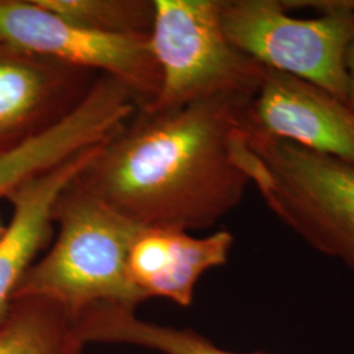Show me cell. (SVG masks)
Instances as JSON below:
<instances>
[{
  "label": "cell",
  "mask_w": 354,
  "mask_h": 354,
  "mask_svg": "<svg viewBox=\"0 0 354 354\" xmlns=\"http://www.w3.org/2000/svg\"><path fill=\"white\" fill-rule=\"evenodd\" d=\"M99 146L28 178L6 196L13 213L0 239V320L8 313L26 270L53 236L55 201L88 165Z\"/></svg>",
  "instance_id": "obj_9"
},
{
  "label": "cell",
  "mask_w": 354,
  "mask_h": 354,
  "mask_svg": "<svg viewBox=\"0 0 354 354\" xmlns=\"http://www.w3.org/2000/svg\"><path fill=\"white\" fill-rule=\"evenodd\" d=\"M83 345L71 313L48 298L13 299L0 320V354H82Z\"/></svg>",
  "instance_id": "obj_12"
},
{
  "label": "cell",
  "mask_w": 354,
  "mask_h": 354,
  "mask_svg": "<svg viewBox=\"0 0 354 354\" xmlns=\"http://www.w3.org/2000/svg\"><path fill=\"white\" fill-rule=\"evenodd\" d=\"M127 112L113 91L91 89L71 114L48 131L0 152V196H7L28 178L99 146L124 124Z\"/></svg>",
  "instance_id": "obj_10"
},
{
  "label": "cell",
  "mask_w": 354,
  "mask_h": 354,
  "mask_svg": "<svg viewBox=\"0 0 354 354\" xmlns=\"http://www.w3.org/2000/svg\"><path fill=\"white\" fill-rule=\"evenodd\" d=\"M58 235L48 253L26 270L13 299L48 298L73 317L93 304L136 308L145 301L127 274L129 251L140 226L74 181L53 209Z\"/></svg>",
  "instance_id": "obj_2"
},
{
  "label": "cell",
  "mask_w": 354,
  "mask_h": 354,
  "mask_svg": "<svg viewBox=\"0 0 354 354\" xmlns=\"http://www.w3.org/2000/svg\"><path fill=\"white\" fill-rule=\"evenodd\" d=\"M345 67H346L348 79H349V92H348L346 104L354 112V39L345 54Z\"/></svg>",
  "instance_id": "obj_15"
},
{
  "label": "cell",
  "mask_w": 354,
  "mask_h": 354,
  "mask_svg": "<svg viewBox=\"0 0 354 354\" xmlns=\"http://www.w3.org/2000/svg\"><path fill=\"white\" fill-rule=\"evenodd\" d=\"M222 0H155L150 35L160 88L147 109H175L216 96L253 97L266 66L223 30ZM143 109V108H142Z\"/></svg>",
  "instance_id": "obj_4"
},
{
  "label": "cell",
  "mask_w": 354,
  "mask_h": 354,
  "mask_svg": "<svg viewBox=\"0 0 354 354\" xmlns=\"http://www.w3.org/2000/svg\"><path fill=\"white\" fill-rule=\"evenodd\" d=\"M7 227V226H6ZM6 227L1 225V222H0V239L3 238V235H4V232H6Z\"/></svg>",
  "instance_id": "obj_16"
},
{
  "label": "cell",
  "mask_w": 354,
  "mask_h": 354,
  "mask_svg": "<svg viewBox=\"0 0 354 354\" xmlns=\"http://www.w3.org/2000/svg\"><path fill=\"white\" fill-rule=\"evenodd\" d=\"M252 97L138 109L97 147L74 184L140 227L203 230L241 203Z\"/></svg>",
  "instance_id": "obj_1"
},
{
  "label": "cell",
  "mask_w": 354,
  "mask_h": 354,
  "mask_svg": "<svg viewBox=\"0 0 354 354\" xmlns=\"http://www.w3.org/2000/svg\"><path fill=\"white\" fill-rule=\"evenodd\" d=\"M0 46L109 76L131 93L138 109L150 105L160 88L150 37L96 33L37 0H0Z\"/></svg>",
  "instance_id": "obj_6"
},
{
  "label": "cell",
  "mask_w": 354,
  "mask_h": 354,
  "mask_svg": "<svg viewBox=\"0 0 354 354\" xmlns=\"http://www.w3.org/2000/svg\"><path fill=\"white\" fill-rule=\"evenodd\" d=\"M241 163L269 210L354 272V167L247 127Z\"/></svg>",
  "instance_id": "obj_3"
},
{
  "label": "cell",
  "mask_w": 354,
  "mask_h": 354,
  "mask_svg": "<svg viewBox=\"0 0 354 354\" xmlns=\"http://www.w3.org/2000/svg\"><path fill=\"white\" fill-rule=\"evenodd\" d=\"M247 127L354 167L353 111L302 77L266 67L248 105Z\"/></svg>",
  "instance_id": "obj_7"
},
{
  "label": "cell",
  "mask_w": 354,
  "mask_h": 354,
  "mask_svg": "<svg viewBox=\"0 0 354 354\" xmlns=\"http://www.w3.org/2000/svg\"><path fill=\"white\" fill-rule=\"evenodd\" d=\"M221 17L228 41L254 61L348 100L345 54L354 39V4L298 19L282 0H222Z\"/></svg>",
  "instance_id": "obj_5"
},
{
  "label": "cell",
  "mask_w": 354,
  "mask_h": 354,
  "mask_svg": "<svg viewBox=\"0 0 354 354\" xmlns=\"http://www.w3.org/2000/svg\"><path fill=\"white\" fill-rule=\"evenodd\" d=\"M232 244L234 236L226 230L197 238L188 231L169 228L162 266L146 290L147 299L159 297L189 306L200 279L210 269L227 263Z\"/></svg>",
  "instance_id": "obj_13"
},
{
  "label": "cell",
  "mask_w": 354,
  "mask_h": 354,
  "mask_svg": "<svg viewBox=\"0 0 354 354\" xmlns=\"http://www.w3.org/2000/svg\"><path fill=\"white\" fill-rule=\"evenodd\" d=\"M76 26L96 33L150 37L155 0H37Z\"/></svg>",
  "instance_id": "obj_14"
},
{
  "label": "cell",
  "mask_w": 354,
  "mask_h": 354,
  "mask_svg": "<svg viewBox=\"0 0 354 354\" xmlns=\"http://www.w3.org/2000/svg\"><path fill=\"white\" fill-rule=\"evenodd\" d=\"M100 74L0 46V152L59 124Z\"/></svg>",
  "instance_id": "obj_8"
},
{
  "label": "cell",
  "mask_w": 354,
  "mask_h": 354,
  "mask_svg": "<svg viewBox=\"0 0 354 354\" xmlns=\"http://www.w3.org/2000/svg\"><path fill=\"white\" fill-rule=\"evenodd\" d=\"M74 319L76 330L84 344H131L165 354H276L223 351L194 330L162 327L143 322L136 317L134 308L121 304H93L76 314Z\"/></svg>",
  "instance_id": "obj_11"
}]
</instances>
